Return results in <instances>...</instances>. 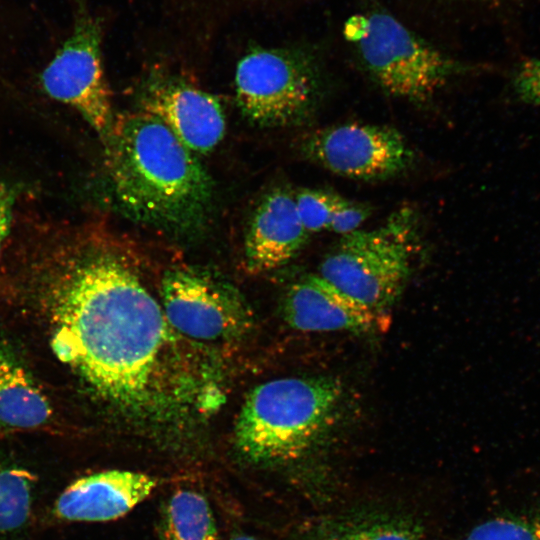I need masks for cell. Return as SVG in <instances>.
I'll use <instances>...</instances> for the list:
<instances>
[{"label": "cell", "instance_id": "cell-22", "mask_svg": "<svg viewBox=\"0 0 540 540\" xmlns=\"http://www.w3.org/2000/svg\"><path fill=\"white\" fill-rule=\"evenodd\" d=\"M18 197L16 184L0 180V254L12 228Z\"/></svg>", "mask_w": 540, "mask_h": 540}, {"label": "cell", "instance_id": "cell-9", "mask_svg": "<svg viewBox=\"0 0 540 540\" xmlns=\"http://www.w3.org/2000/svg\"><path fill=\"white\" fill-rule=\"evenodd\" d=\"M300 150L337 175L366 181L394 177L414 161L404 136L385 125L345 123L320 128L303 138Z\"/></svg>", "mask_w": 540, "mask_h": 540}, {"label": "cell", "instance_id": "cell-15", "mask_svg": "<svg viewBox=\"0 0 540 540\" xmlns=\"http://www.w3.org/2000/svg\"><path fill=\"white\" fill-rule=\"evenodd\" d=\"M303 540H423V535L416 522L406 516L374 511L322 519Z\"/></svg>", "mask_w": 540, "mask_h": 540}, {"label": "cell", "instance_id": "cell-13", "mask_svg": "<svg viewBox=\"0 0 540 540\" xmlns=\"http://www.w3.org/2000/svg\"><path fill=\"white\" fill-rule=\"evenodd\" d=\"M155 478L133 471L110 470L78 479L57 499L55 514L68 521L100 522L123 516L146 499Z\"/></svg>", "mask_w": 540, "mask_h": 540}, {"label": "cell", "instance_id": "cell-11", "mask_svg": "<svg viewBox=\"0 0 540 540\" xmlns=\"http://www.w3.org/2000/svg\"><path fill=\"white\" fill-rule=\"evenodd\" d=\"M286 323L303 332H367L378 314L319 274H308L292 283L281 304Z\"/></svg>", "mask_w": 540, "mask_h": 540}, {"label": "cell", "instance_id": "cell-14", "mask_svg": "<svg viewBox=\"0 0 540 540\" xmlns=\"http://www.w3.org/2000/svg\"><path fill=\"white\" fill-rule=\"evenodd\" d=\"M53 409L9 342L0 335V432L45 426Z\"/></svg>", "mask_w": 540, "mask_h": 540}, {"label": "cell", "instance_id": "cell-8", "mask_svg": "<svg viewBox=\"0 0 540 540\" xmlns=\"http://www.w3.org/2000/svg\"><path fill=\"white\" fill-rule=\"evenodd\" d=\"M160 298L171 326L199 343L238 339L253 322L248 303L233 285L200 270L167 271Z\"/></svg>", "mask_w": 540, "mask_h": 540}, {"label": "cell", "instance_id": "cell-20", "mask_svg": "<svg viewBox=\"0 0 540 540\" xmlns=\"http://www.w3.org/2000/svg\"><path fill=\"white\" fill-rule=\"evenodd\" d=\"M507 96L512 104L540 107V58L527 57L518 62Z\"/></svg>", "mask_w": 540, "mask_h": 540}, {"label": "cell", "instance_id": "cell-12", "mask_svg": "<svg viewBox=\"0 0 540 540\" xmlns=\"http://www.w3.org/2000/svg\"><path fill=\"white\" fill-rule=\"evenodd\" d=\"M288 189L267 192L254 208L244 238V261L252 273L267 272L293 259L307 241Z\"/></svg>", "mask_w": 540, "mask_h": 540}, {"label": "cell", "instance_id": "cell-4", "mask_svg": "<svg viewBox=\"0 0 540 540\" xmlns=\"http://www.w3.org/2000/svg\"><path fill=\"white\" fill-rule=\"evenodd\" d=\"M344 35L386 93L416 104L429 101L454 77L477 69L442 53L387 13L351 16Z\"/></svg>", "mask_w": 540, "mask_h": 540}, {"label": "cell", "instance_id": "cell-17", "mask_svg": "<svg viewBox=\"0 0 540 540\" xmlns=\"http://www.w3.org/2000/svg\"><path fill=\"white\" fill-rule=\"evenodd\" d=\"M31 484L28 471L0 463V532L16 530L27 521Z\"/></svg>", "mask_w": 540, "mask_h": 540}, {"label": "cell", "instance_id": "cell-1", "mask_svg": "<svg viewBox=\"0 0 540 540\" xmlns=\"http://www.w3.org/2000/svg\"><path fill=\"white\" fill-rule=\"evenodd\" d=\"M58 236L40 279L57 358L137 425L179 430L213 412L224 398L214 354L171 326L120 254L80 234Z\"/></svg>", "mask_w": 540, "mask_h": 540}, {"label": "cell", "instance_id": "cell-5", "mask_svg": "<svg viewBox=\"0 0 540 540\" xmlns=\"http://www.w3.org/2000/svg\"><path fill=\"white\" fill-rule=\"evenodd\" d=\"M321 94L319 70L303 52L256 48L237 64L236 104L242 115L257 126L303 124L314 115Z\"/></svg>", "mask_w": 540, "mask_h": 540}, {"label": "cell", "instance_id": "cell-16", "mask_svg": "<svg viewBox=\"0 0 540 540\" xmlns=\"http://www.w3.org/2000/svg\"><path fill=\"white\" fill-rule=\"evenodd\" d=\"M165 540H219L211 508L205 497L182 489L169 499L163 521Z\"/></svg>", "mask_w": 540, "mask_h": 540}, {"label": "cell", "instance_id": "cell-7", "mask_svg": "<svg viewBox=\"0 0 540 540\" xmlns=\"http://www.w3.org/2000/svg\"><path fill=\"white\" fill-rule=\"evenodd\" d=\"M101 43L100 21L81 1L73 30L44 68L41 86L50 98L74 109L103 141L115 115L102 65Z\"/></svg>", "mask_w": 540, "mask_h": 540}, {"label": "cell", "instance_id": "cell-23", "mask_svg": "<svg viewBox=\"0 0 540 540\" xmlns=\"http://www.w3.org/2000/svg\"><path fill=\"white\" fill-rule=\"evenodd\" d=\"M231 540H257V539L249 535H237L233 537Z\"/></svg>", "mask_w": 540, "mask_h": 540}, {"label": "cell", "instance_id": "cell-18", "mask_svg": "<svg viewBox=\"0 0 540 540\" xmlns=\"http://www.w3.org/2000/svg\"><path fill=\"white\" fill-rule=\"evenodd\" d=\"M463 540H540V515L496 517L473 528Z\"/></svg>", "mask_w": 540, "mask_h": 540}, {"label": "cell", "instance_id": "cell-3", "mask_svg": "<svg viewBox=\"0 0 540 540\" xmlns=\"http://www.w3.org/2000/svg\"><path fill=\"white\" fill-rule=\"evenodd\" d=\"M342 396L329 377H285L253 388L238 415L234 440L254 463L298 459L325 435Z\"/></svg>", "mask_w": 540, "mask_h": 540}, {"label": "cell", "instance_id": "cell-19", "mask_svg": "<svg viewBox=\"0 0 540 540\" xmlns=\"http://www.w3.org/2000/svg\"><path fill=\"white\" fill-rule=\"evenodd\" d=\"M339 195L321 189H301L294 194L298 216L310 233L328 230Z\"/></svg>", "mask_w": 540, "mask_h": 540}, {"label": "cell", "instance_id": "cell-2", "mask_svg": "<svg viewBox=\"0 0 540 540\" xmlns=\"http://www.w3.org/2000/svg\"><path fill=\"white\" fill-rule=\"evenodd\" d=\"M102 143L109 188L126 217L176 236L207 225L213 181L160 120L141 110L115 116Z\"/></svg>", "mask_w": 540, "mask_h": 540}, {"label": "cell", "instance_id": "cell-6", "mask_svg": "<svg viewBox=\"0 0 540 540\" xmlns=\"http://www.w3.org/2000/svg\"><path fill=\"white\" fill-rule=\"evenodd\" d=\"M399 214L374 230L342 235L324 257L319 275L376 314L390 308L410 270V225Z\"/></svg>", "mask_w": 540, "mask_h": 540}, {"label": "cell", "instance_id": "cell-21", "mask_svg": "<svg viewBox=\"0 0 540 540\" xmlns=\"http://www.w3.org/2000/svg\"><path fill=\"white\" fill-rule=\"evenodd\" d=\"M370 208L339 195L328 230L345 235L358 230L370 215Z\"/></svg>", "mask_w": 540, "mask_h": 540}, {"label": "cell", "instance_id": "cell-10", "mask_svg": "<svg viewBox=\"0 0 540 540\" xmlns=\"http://www.w3.org/2000/svg\"><path fill=\"white\" fill-rule=\"evenodd\" d=\"M140 110L160 120L194 154H208L226 130L216 96L175 77L151 79L139 98Z\"/></svg>", "mask_w": 540, "mask_h": 540}]
</instances>
